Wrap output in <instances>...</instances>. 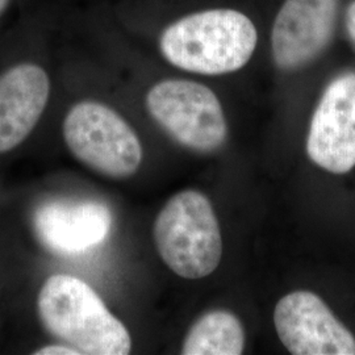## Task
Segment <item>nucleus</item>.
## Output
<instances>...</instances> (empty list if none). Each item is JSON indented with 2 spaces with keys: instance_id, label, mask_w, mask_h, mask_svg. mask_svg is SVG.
<instances>
[{
  "instance_id": "f257e3e1",
  "label": "nucleus",
  "mask_w": 355,
  "mask_h": 355,
  "mask_svg": "<svg viewBox=\"0 0 355 355\" xmlns=\"http://www.w3.org/2000/svg\"><path fill=\"white\" fill-rule=\"evenodd\" d=\"M128 41L152 48L165 64L192 76L240 71L253 58L259 31L240 8H182L178 0H94Z\"/></svg>"
},
{
  "instance_id": "f03ea898",
  "label": "nucleus",
  "mask_w": 355,
  "mask_h": 355,
  "mask_svg": "<svg viewBox=\"0 0 355 355\" xmlns=\"http://www.w3.org/2000/svg\"><path fill=\"white\" fill-rule=\"evenodd\" d=\"M37 311L46 330L80 354L127 355L132 350L125 325L85 280L51 275L38 293Z\"/></svg>"
},
{
  "instance_id": "7ed1b4c3",
  "label": "nucleus",
  "mask_w": 355,
  "mask_h": 355,
  "mask_svg": "<svg viewBox=\"0 0 355 355\" xmlns=\"http://www.w3.org/2000/svg\"><path fill=\"white\" fill-rule=\"evenodd\" d=\"M153 239L167 267L184 279L211 275L223 257V239L214 207L200 191H180L174 195L154 221Z\"/></svg>"
},
{
  "instance_id": "20e7f679",
  "label": "nucleus",
  "mask_w": 355,
  "mask_h": 355,
  "mask_svg": "<svg viewBox=\"0 0 355 355\" xmlns=\"http://www.w3.org/2000/svg\"><path fill=\"white\" fill-rule=\"evenodd\" d=\"M144 107L167 136L193 152H215L228 139L223 104L214 89L198 80L158 79L145 91Z\"/></svg>"
},
{
  "instance_id": "39448f33",
  "label": "nucleus",
  "mask_w": 355,
  "mask_h": 355,
  "mask_svg": "<svg viewBox=\"0 0 355 355\" xmlns=\"http://www.w3.org/2000/svg\"><path fill=\"white\" fill-rule=\"evenodd\" d=\"M62 133L76 159L105 177H130L142 162L136 130L107 103L86 98L71 104L64 114Z\"/></svg>"
},
{
  "instance_id": "423d86ee",
  "label": "nucleus",
  "mask_w": 355,
  "mask_h": 355,
  "mask_svg": "<svg viewBox=\"0 0 355 355\" xmlns=\"http://www.w3.org/2000/svg\"><path fill=\"white\" fill-rule=\"evenodd\" d=\"M341 0H284L271 26L275 66L293 71L313 62L334 36Z\"/></svg>"
},
{
  "instance_id": "0eeeda50",
  "label": "nucleus",
  "mask_w": 355,
  "mask_h": 355,
  "mask_svg": "<svg viewBox=\"0 0 355 355\" xmlns=\"http://www.w3.org/2000/svg\"><path fill=\"white\" fill-rule=\"evenodd\" d=\"M306 153L313 164L333 174L355 167V71L330 80L312 114Z\"/></svg>"
},
{
  "instance_id": "6e6552de",
  "label": "nucleus",
  "mask_w": 355,
  "mask_h": 355,
  "mask_svg": "<svg viewBox=\"0 0 355 355\" xmlns=\"http://www.w3.org/2000/svg\"><path fill=\"white\" fill-rule=\"evenodd\" d=\"M280 341L295 355H355V337L316 293L295 291L274 311Z\"/></svg>"
},
{
  "instance_id": "1a4fd4ad",
  "label": "nucleus",
  "mask_w": 355,
  "mask_h": 355,
  "mask_svg": "<svg viewBox=\"0 0 355 355\" xmlns=\"http://www.w3.org/2000/svg\"><path fill=\"white\" fill-rule=\"evenodd\" d=\"M40 242L53 253L79 254L101 245L112 227V214L94 200H51L33 216Z\"/></svg>"
},
{
  "instance_id": "9d476101",
  "label": "nucleus",
  "mask_w": 355,
  "mask_h": 355,
  "mask_svg": "<svg viewBox=\"0 0 355 355\" xmlns=\"http://www.w3.org/2000/svg\"><path fill=\"white\" fill-rule=\"evenodd\" d=\"M245 347L241 321L228 311L205 313L189 330L182 354L240 355Z\"/></svg>"
},
{
  "instance_id": "9b49d317",
  "label": "nucleus",
  "mask_w": 355,
  "mask_h": 355,
  "mask_svg": "<svg viewBox=\"0 0 355 355\" xmlns=\"http://www.w3.org/2000/svg\"><path fill=\"white\" fill-rule=\"evenodd\" d=\"M40 0H0V33Z\"/></svg>"
},
{
  "instance_id": "f8f14e48",
  "label": "nucleus",
  "mask_w": 355,
  "mask_h": 355,
  "mask_svg": "<svg viewBox=\"0 0 355 355\" xmlns=\"http://www.w3.org/2000/svg\"><path fill=\"white\" fill-rule=\"evenodd\" d=\"M36 355H80V353L70 345H49L38 349Z\"/></svg>"
},
{
  "instance_id": "ddd939ff",
  "label": "nucleus",
  "mask_w": 355,
  "mask_h": 355,
  "mask_svg": "<svg viewBox=\"0 0 355 355\" xmlns=\"http://www.w3.org/2000/svg\"><path fill=\"white\" fill-rule=\"evenodd\" d=\"M345 26L347 35L352 40V42L355 45V0H353L347 8H346V15H345Z\"/></svg>"
}]
</instances>
